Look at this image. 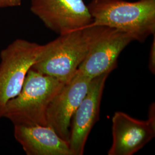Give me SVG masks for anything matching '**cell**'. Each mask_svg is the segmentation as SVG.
Segmentation results:
<instances>
[{
	"mask_svg": "<svg viewBox=\"0 0 155 155\" xmlns=\"http://www.w3.org/2000/svg\"><path fill=\"white\" fill-rule=\"evenodd\" d=\"M110 72L93 78L89 90L71 121L69 148L72 155H82L90 131L98 120L100 104L106 81Z\"/></svg>",
	"mask_w": 155,
	"mask_h": 155,
	"instance_id": "obj_8",
	"label": "cell"
},
{
	"mask_svg": "<svg viewBox=\"0 0 155 155\" xmlns=\"http://www.w3.org/2000/svg\"><path fill=\"white\" fill-rule=\"evenodd\" d=\"M95 26L74 31L60 36L43 48L32 69L68 82L87 55L93 36Z\"/></svg>",
	"mask_w": 155,
	"mask_h": 155,
	"instance_id": "obj_3",
	"label": "cell"
},
{
	"mask_svg": "<svg viewBox=\"0 0 155 155\" xmlns=\"http://www.w3.org/2000/svg\"><path fill=\"white\" fill-rule=\"evenodd\" d=\"M113 143L109 155H132L155 137V121L139 120L117 111L112 118Z\"/></svg>",
	"mask_w": 155,
	"mask_h": 155,
	"instance_id": "obj_9",
	"label": "cell"
},
{
	"mask_svg": "<svg viewBox=\"0 0 155 155\" xmlns=\"http://www.w3.org/2000/svg\"><path fill=\"white\" fill-rule=\"evenodd\" d=\"M87 7L91 25L115 28L140 42L155 33V0H92Z\"/></svg>",
	"mask_w": 155,
	"mask_h": 155,
	"instance_id": "obj_1",
	"label": "cell"
},
{
	"mask_svg": "<svg viewBox=\"0 0 155 155\" xmlns=\"http://www.w3.org/2000/svg\"><path fill=\"white\" fill-rule=\"evenodd\" d=\"M149 69L152 74H155V36L154 35L153 41L151 45L150 50V58H149Z\"/></svg>",
	"mask_w": 155,
	"mask_h": 155,
	"instance_id": "obj_11",
	"label": "cell"
},
{
	"mask_svg": "<svg viewBox=\"0 0 155 155\" xmlns=\"http://www.w3.org/2000/svg\"><path fill=\"white\" fill-rule=\"evenodd\" d=\"M14 136L27 155H72L68 142L48 126L15 125Z\"/></svg>",
	"mask_w": 155,
	"mask_h": 155,
	"instance_id": "obj_10",
	"label": "cell"
},
{
	"mask_svg": "<svg viewBox=\"0 0 155 155\" xmlns=\"http://www.w3.org/2000/svg\"><path fill=\"white\" fill-rule=\"evenodd\" d=\"M22 0H0V8L15 7L21 4Z\"/></svg>",
	"mask_w": 155,
	"mask_h": 155,
	"instance_id": "obj_12",
	"label": "cell"
},
{
	"mask_svg": "<svg viewBox=\"0 0 155 155\" xmlns=\"http://www.w3.org/2000/svg\"><path fill=\"white\" fill-rule=\"evenodd\" d=\"M133 40L132 36L122 31L95 26L88 52L78 71L91 79L111 72L116 67L121 52Z\"/></svg>",
	"mask_w": 155,
	"mask_h": 155,
	"instance_id": "obj_5",
	"label": "cell"
},
{
	"mask_svg": "<svg viewBox=\"0 0 155 155\" xmlns=\"http://www.w3.org/2000/svg\"><path fill=\"white\" fill-rule=\"evenodd\" d=\"M43 45L16 39L0 54V119L7 103L22 88L29 70L38 61Z\"/></svg>",
	"mask_w": 155,
	"mask_h": 155,
	"instance_id": "obj_4",
	"label": "cell"
},
{
	"mask_svg": "<svg viewBox=\"0 0 155 155\" xmlns=\"http://www.w3.org/2000/svg\"><path fill=\"white\" fill-rule=\"evenodd\" d=\"M30 9L59 35L87 27L93 19L83 0H31Z\"/></svg>",
	"mask_w": 155,
	"mask_h": 155,
	"instance_id": "obj_6",
	"label": "cell"
},
{
	"mask_svg": "<svg viewBox=\"0 0 155 155\" xmlns=\"http://www.w3.org/2000/svg\"><path fill=\"white\" fill-rule=\"evenodd\" d=\"M92 79L77 71L51 101L47 111V126L68 142L72 116L86 95Z\"/></svg>",
	"mask_w": 155,
	"mask_h": 155,
	"instance_id": "obj_7",
	"label": "cell"
},
{
	"mask_svg": "<svg viewBox=\"0 0 155 155\" xmlns=\"http://www.w3.org/2000/svg\"><path fill=\"white\" fill-rule=\"evenodd\" d=\"M64 84L31 68L20 93L7 103L3 117L14 125L47 126L48 106Z\"/></svg>",
	"mask_w": 155,
	"mask_h": 155,
	"instance_id": "obj_2",
	"label": "cell"
}]
</instances>
